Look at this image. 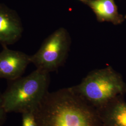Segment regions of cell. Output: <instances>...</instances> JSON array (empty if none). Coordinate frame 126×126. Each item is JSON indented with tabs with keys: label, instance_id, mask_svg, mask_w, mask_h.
<instances>
[{
	"label": "cell",
	"instance_id": "cell-1",
	"mask_svg": "<svg viewBox=\"0 0 126 126\" xmlns=\"http://www.w3.org/2000/svg\"><path fill=\"white\" fill-rule=\"evenodd\" d=\"M32 111L37 126H101L96 109L72 87L48 92Z\"/></svg>",
	"mask_w": 126,
	"mask_h": 126
},
{
	"label": "cell",
	"instance_id": "cell-2",
	"mask_svg": "<svg viewBox=\"0 0 126 126\" xmlns=\"http://www.w3.org/2000/svg\"><path fill=\"white\" fill-rule=\"evenodd\" d=\"M1 94L6 113L32 111L48 92L49 73L36 70L26 76L11 80Z\"/></svg>",
	"mask_w": 126,
	"mask_h": 126
},
{
	"label": "cell",
	"instance_id": "cell-3",
	"mask_svg": "<svg viewBox=\"0 0 126 126\" xmlns=\"http://www.w3.org/2000/svg\"><path fill=\"white\" fill-rule=\"evenodd\" d=\"M72 89L95 109L126 94V84L121 74L110 66L89 73Z\"/></svg>",
	"mask_w": 126,
	"mask_h": 126
},
{
	"label": "cell",
	"instance_id": "cell-4",
	"mask_svg": "<svg viewBox=\"0 0 126 126\" xmlns=\"http://www.w3.org/2000/svg\"><path fill=\"white\" fill-rule=\"evenodd\" d=\"M71 44L67 31L59 28L48 36L35 54L31 56V63L36 69L46 72L55 71L63 65L67 57Z\"/></svg>",
	"mask_w": 126,
	"mask_h": 126
},
{
	"label": "cell",
	"instance_id": "cell-5",
	"mask_svg": "<svg viewBox=\"0 0 126 126\" xmlns=\"http://www.w3.org/2000/svg\"><path fill=\"white\" fill-rule=\"evenodd\" d=\"M0 52V78L9 81L22 77L29 64L31 56L3 46Z\"/></svg>",
	"mask_w": 126,
	"mask_h": 126
},
{
	"label": "cell",
	"instance_id": "cell-6",
	"mask_svg": "<svg viewBox=\"0 0 126 126\" xmlns=\"http://www.w3.org/2000/svg\"><path fill=\"white\" fill-rule=\"evenodd\" d=\"M23 31L18 14L0 3V44L3 46L15 44L21 38Z\"/></svg>",
	"mask_w": 126,
	"mask_h": 126
},
{
	"label": "cell",
	"instance_id": "cell-7",
	"mask_svg": "<svg viewBox=\"0 0 126 126\" xmlns=\"http://www.w3.org/2000/svg\"><path fill=\"white\" fill-rule=\"evenodd\" d=\"M101 126H126V102L124 95L118 96L96 109Z\"/></svg>",
	"mask_w": 126,
	"mask_h": 126
},
{
	"label": "cell",
	"instance_id": "cell-8",
	"mask_svg": "<svg viewBox=\"0 0 126 126\" xmlns=\"http://www.w3.org/2000/svg\"><path fill=\"white\" fill-rule=\"evenodd\" d=\"M79 0L92 9L99 22H108L114 25H119L124 21V16L118 12L114 0Z\"/></svg>",
	"mask_w": 126,
	"mask_h": 126
},
{
	"label": "cell",
	"instance_id": "cell-9",
	"mask_svg": "<svg viewBox=\"0 0 126 126\" xmlns=\"http://www.w3.org/2000/svg\"><path fill=\"white\" fill-rule=\"evenodd\" d=\"M22 114V126H37L36 121L32 111L27 112Z\"/></svg>",
	"mask_w": 126,
	"mask_h": 126
},
{
	"label": "cell",
	"instance_id": "cell-10",
	"mask_svg": "<svg viewBox=\"0 0 126 126\" xmlns=\"http://www.w3.org/2000/svg\"><path fill=\"white\" fill-rule=\"evenodd\" d=\"M1 94H2L0 93V126L3 122L5 117V114L7 113L3 106Z\"/></svg>",
	"mask_w": 126,
	"mask_h": 126
},
{
	"label": "cell",
	"instance_id": "cell-11",
	"mask_svg": "<svg viewBox=\"0 0 126 126\" xmlns=\"http://www.w3.org/2000/svg\"><path fill=\"white\" fill-rule=\"evenodd\" d=\"M124 18H125V19H126V15H125V16H124Z\"/></svg>",
	"mask_w": 126,
	"mask_h": 126
}]
</instances>
